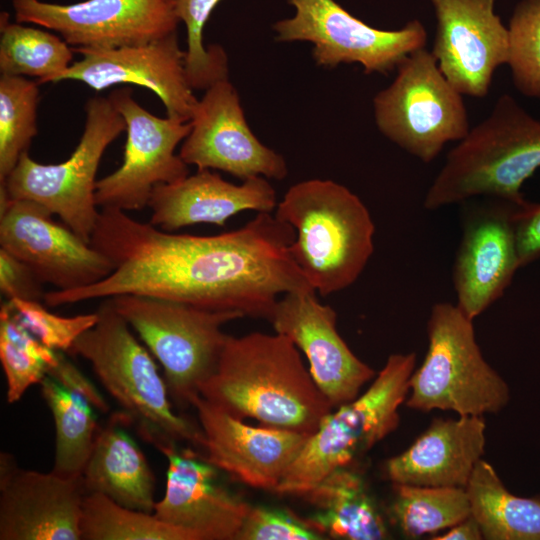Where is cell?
Listing matches in <instances>:
<instances>
[{
  "label": "cell",
  "instance_id": "1",
  "mask_svg": "<svg viewBox=\"0 0 540 540\" xmlns=\"http://www.w3.org/2000/svg\"><path fill=\"white\" fill-rule=\"evenodd\" d=\"M295 235L269 212L241 228L198 236L101 209L90 244L114 270L93 285L46 292L43 302L57 307L133 294L268 320L280 294L311 287L290 254Z\"/></svg>",
  "mask_w": 540,
  "mask_h": 540
},
{
  "label": "cell",
  "instance_id": "2",
  "mask_svg": "<svg viewBox=\"0 0 540 540\" xmlns=\"http://www.w3.org/2000/svg\"><path fill=\"white\" fill-rule=\"evenodd\" d=\"M200 395L228 414L311 436L333 405L314 382L299 349L286 336L228 335Z\"/></svg>",
  "mask_w": 540,
  "mask_h": 540
},
{
  "label": "cell",
  "instance_id": "3",
  "mask_svg": "<svg viewBox=\"0 0 540 540\" xmlns=\"http://www.w3.org/2000/svg\"><path fill=\"white\" fill-rule=\"evenodd\" d=\"M275 217L295 230L291 257L322 296L351 286L373 254L375 225L369 210L335 181L292 185L277 203Z\"/></svg>",
  "mask_w": 540,
  "mask_h": 540
},
{
  "label": "cell",
  "instance_id": "4",
  "mask_svg": "<svg viewBox=\"0 0 540 540\" xmlns=\"http://www.w3.org/2000/svg\"><path fill=\"white\" fill-rule=\"evenodd\" d=\"M539 168L540 121L504 94L449 151L423 206L437 210L477 197L520 205L527 201L522 185Z\"/></svg>",
  "mask_w": 540,
  "mask_h": 540
},
{
  "label": "cell",
  "instance_id": "5",
  "mask_svg": "<svg viewBox=\"0 0 540 540\" xmlns=\"http://www.w3.org/2000/svg\"><path fill=\"white\" fill-rule=\"evenodd\" d=\"M96 312V324L75 341L69 353L89 362L131 425L156 449L187 442L204 451L200 425L173 411L168 386L153 355L132 334L111 299L106 298Z\"/></svg>",
  "mask_w": 540,
  "mask_h": 540
},
{
  "label": "cell",
  "instance_id": "6",
  "mask_svg": "<svg viewBox=\"0 0 540 540\" xmlns=\"http://www.w3.org/2000/svg\"><path fill=\"white\" fill-rule=\"evenodd\" d=\"M415 365L414 352L390 355L364 393L322 419L275 492L304 496L396 430Z\"/></svg>",
  "mask_w": 540,
  "mask_h": 540
},
{
  "label": "cell",
  "instance_id": "7",
  "mask_svg": "<svg viewBox=\"0 0 540 540\" xmlns=\"http://www.w3.org/2000/svg\"><path fill=\"white\" fill-rule=\"evenodd\" d=\"M428 349L409 380L405 405L413 410L484 416L502 411L510 388L485 360L473 320L456 304L435 303L427 322Z\"/></svg>",
  "mask_w": 540,
  "mask_h": 540
},
{
  "label": "cell",
  "instance_id": "8",
  "mask_svg": "<svg viewBox=\"0 0 540 540\" xmlns=\"http://www.w3.org/2000/svg\"><path fill=\"white\" fill-rule=\"evenodd\" d=\"M110 299L158 360L170 397L182 407L191 406L202 384L216 369L228 337L222 326L244 317L239 312L209 310L143 295L124 294Z\"/></svg>",
  "mask_w": 540,
  "mask_h": 540
},
{
  "label": "cell",
  "instance_id": "9",
  "mask_svg": "<svg viewBox=\"0 0 540 540\" xmlns=\"http://www.w3.org/2000/svg\"><path fill=\"white\" fill-rule=\"evenodd\" d=\"M85 112L82 136L68 159L42 164L25 152L0 184L12 199L45 206L90 243L100 214L95 201L97 170L107 147L126 131V123L108 97L90 98Z\"/></svg>",
  "mask_w": 540,
  "mask_h": 540
},
{
  "label": "cell",
  "instance_id": "10",
  "mask_svg": "<svg viewBox=\"0 0 540 540\" xmlns=\"http://www.w3.org/2000/svg\"><path fill=\"white\" fill-rule=\"evenodd\" d=\"M392 83L373 99L379 131L424 163L450 142H459L470 125L463 95L440 71L431 51L418 49L396 68Z\"/></svg>",
  "mask_w": 540,
  "mask_h": 540
},
{
  "label": "cell",
  "instance_id": "11",
  "mask_svg": "<svg viewBox=\"0 0 540 540\" xmlns=\"http://www.w3.org/2000/svg\"><path fill=\"white\" fill-rule=\"evenodd\" d=\"M291 18L273 26L278 42L307 41L318 66L360 64L366 74H386L412 52L425 48L427 32L418 20L398 30H382L354 17L335 0H288Z\"/></svg>",
  "mask_w": 540,
  "mask_h": 540
},
{
  "label": "cell",
  "instance_id": "12",
  "mask_svg": "<svg viewBox=\"0 0 540 540\" xmlns=\"http://www.w3.org/2000/svg\"><path fill=\"white\" fill-rule=\"evenodd\" d=\"M108 98L126 123L127 137L122 164L97 180L95 201L101 209L142 210L157 185L189 175V165L175 149L191 123L153 115L136 102L130 87L113 90Z\"/></svg>",
  "mask_w": 540,
  "mask_h": 540
},
{
  "label": "cell",
  "instance_id": "13",
  "mask_svg": "<svg viewBox=\"0 0 540 540\" xmlns=\"http://www.w3.org/2000/svg\"><path fill=\"white\" fill-rule=\"evenodd\" d=\"M52 215L35 201L10 198L0 186V248L55 290L86 287L110 275L113 263Z\"/></svg>",
  "mask_w": 540,
  "mask_h": 540
},
{
  "label": "cell",
  "instance_id": "14",
  "mask_svg": "<svg viewBox=\"0 0 540 540\" xmlns=\"http://www.w3.org/2000/svg\"><path fill=\"white\" fill-rule=\"evenodd\" d=\"M15 19L57 32L75 48L146 44L177 32L176 0H11Z\"/></svg>",
  "mask_w": 540,
  "mask_h": 540
},
{
  "label": "cell",
  "instance_id": "15",
  "mask_svg": "<svg viewBox=\"0 0 540 540\" xmlns=\"http://www.w3.org/2000/svg\"><path fill=\"white\" fill-rule=\"evenodd\" d=\"M190 123L191 130L179 152L187 165H195L198 170H221L242 181L256 176L276 180L287 176L284 157L261 143L249 128L229 79L205 90Z\"/></svg>",
  "mask_w": 540,
  "mask_h": 540
},
{
  "label": "cell",
  "instance_id": "16",
  "mask_svg": "<svg viewBox=\"0 0 540 540\" xmlns=\"http://www.w3.org/2000/svg\"><path fill=\"white\" fill-rule=\"evenodd\" d=\"M316 294L311 287L283 294L268 320L303 352L314 382L336 408L354 400L376 372L348 347L337 331L335 310Z\"/></svg>",
  "mask_w": 540,
  "mask_h": 540
},
{
  "label": "cell",
  "instance_id": "17",
  "mask_svg": "<svg viewBox=\"0 0 540 540\" xmlns=\"http://www.w3.org/2000/svg\"><path fill=\"white\" fill-rule=\"evenodd\" d=\"M73 51L81 59L53 83L74 80L96 91L119 84L142 86L159 97L168 117L184 122L192 119L198 99L187 79L185 51L179 46L177 32L141 45Z\"/></svg>",
  "mask_w": 540,
  "mask_h": 540
},
{
  "label": "cell",
  "instance_id": "18",
  "mask_svg": "<svg viewBox=\"0 0 540 540\" xmlns=\"http://www.w3.org/2000/svg\"><path fill=\"white\" fill-rule=\"evenodd\" d=\"M431 2L437 20L431 52L440 71L460 94L485 97L509 57V30L494 11L495 0Z\"/></svg>",
  "mask_w": 540,
  "mask_h": 540
},
{
  "label": "cell",
  "instance_id": "19",
  "mask_svg": "<svg viewBox=\"0 0 540 540\" xmlns=\"http://www.w3.org/2000/svg\"><path fill=\"white\" fill-rule=\"evenodd\" d=\"M485 198L464 219L453 266L456 305L471 320L503 296L520 268L513 223L518 204Z\"/></svg>",
  "mask_w": 540,
  "mask_h": 540
},
{
  "label": "cell",
  "instance_id": "20",
  "mask_svg": "<svg viewBox=\"0 0 540 540\" xmlns=\"http://www.w3.org/2000/svg\"><path fill=\"white\" fill-rule=\"evenodd\" d=\"M81 478L18 467L0 455V540H81Z\"/></svg>",
  "mask_w": 540,
  "mask_h": 540
},
{
  "label": "cell",
  "instance_id": "21",
  "mask_svg": "<svg viewBox=\"0 0 540 540\" xmlns=\"http://www.w3.org/2000/svg\"><path fill=\"white\" fill-rule=\"evenodd\" d=\"M167 458L166 489L153 514L194 540H236L251 505L219 480V469L203 454L172 444Z\"/></svg>",
  "mask_w": 540,
  "mask_h": 540
},
{
  "label": "cell",
  "instance_id": "22",
  "mask_svg": "<svg viewBox=\"0 0 540 540\" xmlns=\"http://www.w3.org/2000/svg\"><path fill=\"white\" fill-rule=\"evenodd\" d=\"M191 406L204 435L205 459L252 488L275 492L308 439L289 430L250 426L201 395Z\"/></svg>",
  "mask_w": 540,
  "mask_h": 540
},
{
  "label": "cell",
  "instance_id": "23",
  "mask_svg": "<svg viewBox=\"0 0 540 540\" xmlns=\"http://www.w3.org/2000/svg\"><path fill=\"white\" fill-rule=\"evenodd\" d=\"M277 203L266 177L233 184L203 169L177 182L157 185L148 204L149 222L168 232L195 224L224 226L230 217L245 210L271 213Z\"/></svg>",
  "mask_w": 540,
  "mask_h": 540
},
{
  "label": "cell",
  "instance_id": "24",
  "mask_svg": "<svg viewBox=\"0 0 540 540\" xmlns=\"http://www.w3.org/2000/svg\"><path fill=\"white\" fill-rule=\"evenodd\" d=\"M483 416L435 418L402 453L389 458L384 474L392 484L466 488L486 445Z\"/></svg>",
  "mask_w": 540,
  "mask_h": 540
},
{
  "label": "cell",
  "instance_id": "25",
  "mask_svg": "<svg viewBox=\"0 0 540 540\" xmlns=\"http://www.w3.org/2000/svg\"><path fill=\"white\" fill-rule=\"evenodd\" d=\"M128 425L130 418L119 411L99 429L82 484L86 494L100 493L122 506L153 513L155 476Z\"/></svg>",
  "mask_w": 540,
  "mask_h": 540
},
{
  "label": "cell",
  "instance_id": "26",
  "mask_svg": "<svg viewBox=\"0 0 540 540\" xmlns=\"http://www.w3.org/2000/svg\"><path fill=\"white\" fill-rule=\"evenodd\" d=\"M314 507L305 521L324 537L381 540L388 537L385 521L363 479L349 467L328 474L304 495Z\"/></svg>",
  "mask_w": 540,
  "mask_h": 540
},
{
  "label": "cell",
  "instance_id": "27",
  "mask_svg": "<svg viewBox=\"0 0 540 540\" xmlns=\"http://www.w3.org/2000/svg\"><path fill=\"white\" fill-rule=\"evenodd\" d=\"M465 489L483 539L540 540V495L511 493L484 459L477 463Z\"/></svg>",
  "mask_w": 540,
  "mask_h": 540
},
{
  "label": "cell",
  "instance_id": "28",
  "mask_svg": "<svg viewBox=\"0 0 540 540\" xmlns=\"http://www.w3.org/2000/svg\"><path fill=\"white\" fill-rule=\"evenodd\" d=\"M56 431L52 471L66 478H81L99 431L94 409L80 396L49 376L40 383Z\"/></svg>",
  "mask_w": 540,
  "mask_h": 540
},
{
  "label": "cell",
  "instance_id": "29",
  "mask_svg": "<svg viewBox=\"0 0 540 540\" xmlns=\"http://www.w3.org/2000/svg\"><path fill=\"white\" fill-rule=\"evenodd\" d=\"M38 27L10 22V15L1 12V75L36 77L39 84L53 83L73 63L74 51L69 44Z\"/></svg>",
  "mask_w": 540,
  "mask_h": 540
},
{
  "label": "cell",
  "instance_id": "30",
  "mask_svg": "<svg viewBox=\"0 0 540 540\" xmlns=\"http://www.w3.org/2000/svg\"><path fill=\"white\" fill-rule=\"evenodd\" d=\"M393 523L411 539L447 530L471 515L465 488L393 484Z\"/></svg>",
  "mask_w": 540,
  "mask_h": 540
},
{
  "label": "cell",
  "instance_id": "31",
  "mask_svg": "<svg viewBox=\"0 0 540 540\" xmlns=\"http://www.w3.org/2000/svg\"><path fill=\"white\" fill-rule=\"evenodd\" d=\"M57 351L41 343L20 322L7 300L0 308V361L7 383V402L19 401L34 384H40Z\"/></svg>",
  "mask_w": 540,
  "mask_h": 540
},
{
  "label": "cell",
  "instance_id": "32",
  "mask_svg": "<svg viewBox=\"0 0 540 540\" xmlns=\"http://www.w3.org/2000/svg\"><path fill=\"white\" fill-rule=\"evenodd\" d=\"M81 536L84 540H194L153 513L122 506L100 493L84 497Z\"/></svg>",
  "mask_w": 540,
  "mask_h": 540
},
{
  "label": "cell",
  "instance_id": "33",
  "mask_svg": "<svg viewBox=\"0 0 540 540\" xmlns=\"http://www.w3.org/2000/svg\"><path fill=\"white\" fill-rule=\"evenodd\" d=\"M38 84L22 76H0V183L37 135Z\"/></svg>",
  "mask_w": 540,
  "mask_h": 540
},
{
  "label": "cell",
  "instance_id": "34",
  "mask_svg": "<svg viewBox=\"0 0 540 540\" xmlns=\"http://www.w3.org/2000/svg\"><path fill=\"white\" fill-rule=\"evenodd\" d=\"M221 0H176V13L186 27L185 70L192 89L206 90L228 79V57L218 44L204 45L205 25Z\"/></svg>",
  "mask_w": 540,
  "mask_h": 540
},
{
  "label": "cell",
  "instance_id": "35",
  "mask_svg": "<svg viewBox=\"0 0 540 540\" xmlns=\"http://www.w3.org/2000/svg\"><path fill=\"white\" fill-rule=\"evenodd\" d=\"M509 57L514 86L540 100V0H522L510 18Z\"/></svg>",
  "mask_w": 540,
  "mask_h": 540
},
{
  "label": "cell",
  "instance_id": "36",
  "mask_svg": "<svg viewBox=\"0 0 540 540\" xmlns=\"http://www.w3.org/2000/svg\"><path fill=\"white\" fill-rule=\"evenodd\" d=\"M8 301L24 327L54 351L69 353L75 341L98 320L97 312L64 317L49 312L41 301L23 299Z\"/></svg>",
  "mask_w": 540,
  "mask_h": 540
},
{
  "label": "cell",
  "instance_id": "37",
  "mask_svg": "<svg viewBox=\"0 0 540 540\" xmlns=\"http://www.w3.org/2000/svg\"><path fill=\"white\" fill-rule=\"evenodd\" d=\"M322 534L291 512L251 506L236 540H321Z\"/></svg>",
  "mask_w": 540,
  "mask_h": 540
},
{
  "label": "cell",
  "instance_id": "38",
  "mask_svg": "<svg viewBox=\"0 0 540 540\" xmlns=\"http://www.w3.org/2000/svg\"><path fill=\"white\" fill-rule=\"evenodd\" d=\"M42 285L25 263L0 248V290L7 300L43 301Z\"/></svg>",
  "mask_w": 540,
  "mask_h": 540
},
{
  "label": "cell",
  "instance_id": "39",
  "mask_svg": "<svg viewBox=\"0 0 540 540\" xmlns=\"http://www.w3.org/2000/svg\"><path fill=\"white\" fill-rule=\"evenodd\" d=\"M58 360L47 370V376L66 390L83 398L94 410L106 414L110 406L97 387L65 356L57 351Z\"/></svg>",
  "mask_w": 540,
  "mask_h": 540
},
{
  "label": "cell",
  "instance_id": "40",
  "mask_svg": "<svg viewBox=\"0 0 540 540\" xmlns=\"http://www.w3.org/2000/svg\"><path fill=\"white\" fill-rule=\"evenodd\" d=\"M520 267L540 258V204L518 205L513 214Z\"/></svg>",
  "mask_w": 540,
  "mask_h": 540
},
{
  "label": "cell",
  "instance_id": "41",
  "mask_svg": "<svg viewBox=\"0 0 540 540\" xmlns=\"http://www.w3.org/2000/svg\"><path fill=\"white\" fill-rule=\"evenodd\" d=\"M432 540H482L483 534L476 519L470 515L466 519L448 528Z\"/></svg>",
  "mask_w": 540,
  "mask_h": 540
}]
</instances>
